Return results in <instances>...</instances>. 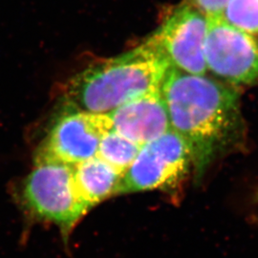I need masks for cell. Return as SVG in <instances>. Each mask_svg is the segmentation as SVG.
Instances as JSON below:
<instances>
[{
	"instance_id": "6da1fadb",
	"label": "cell",
	"mask_w": 258,
	"mask_h": 258,
	"mask_svg": "<svg viewBox=\"0 0 258 258\" xmlns=\"http://www.w3.org/2000/svg\"><path fill=\"white\" fill-rule=\"evenodd\" d=\"M171 129L189 149L196 173L226 148L239 125V97L226 84L170 67L162 83Z\"/></svg>"
},
{
	"instance_id": "7a4b0ae2",
	"label": "cell",
	"mask_w": 258,
	"mask_h": 258,
	"mask_svg": "<svg viewBox=\"0 0 258 258\" xmlns=\"http://www.w3.org/2000/svg\"><path fill=\"white\" fill-rule=\"evenodd\" d=\"M171 67L152 37L135 49L77 75L66 91V107L109 114L124 103L162 87Z\"/></svg>"
},
{
	"instance_id": "3957f363",
	"label": "cell",
	"mask_w": 258,
	"mask_h": 258,
	"mask_svg": "<svg viewBox=\"0 0 258 258\" xmlns=\"http://www.w3.org/2000/svg\"><path fill=\"white\" fill-rule=\"evenodd\" d=\"M20 206L32 220L52 224L66 238L90 211L78 191L74 166L36 162L21 184Z\"/></svg>"
},
{
	"instance_id": "277c9868",
	"label": "cell",
	"mask_w": 258,
	"mask_h": 258,
	"mask_svg": "<svg viewBox=\"0 0 258 258\" xmlns=\"http://www.w3.org/2000/svg\"><path fill=\"white\" fill-rule=\"evenodd\" d=\"M190 164L186 144L171 130L142 147L122 176L118 194L171 187L187 173Z\"/></svg>"
},
{
	"instance_id": "5b68a950",
	"label": "cell",
	"mask_w": 258,
	"mask_h": 258,
	"mask_svg": "<svg viewBox=\"0 0 258 258\" xmlns=\"http://www.w3.org/2000/svg\"><path fill=\"white\" fill-rule=\"evenodd\" d=\"M113 130L108 114L65 108L55 120L36 162L51 161L76 166L97 156L102 136Z\"/></svg>"
},
{
	"instance_id": "8992f818",
	"label": "cell",
	"mask_w": 258,
	"mask_h": 258,
	"mask_svg": "<svg viewBox=\"0 0 258 258\" xmlns=\"http://www.w3.org/2000/svg\"><path fill=\"white\" fill-rule=\"evenodd\" d=\"M205 61L212 74L233 84L258 80V45L250 35L221 17L208 18Z\"/></svg>"
},
{
	"instance_id": "52a82bcc",
	"label": "cell",
	"mask_w": 258,
	"mask_h": 258,
	"mask_svg": "<svg viewBox=\"0 0 258 258\" xmlns=\"http://www.w3.org/2000/svg\"><path fill=\"white\" fill-rule=\"evenodd\" d=\"M208 18L191 5H184L166 19L152 39L176 69L187 74L205 76V42Z\"/></svg>"
},
{
	"instance_id": "ba28073f",
	"label": "cell",
	"mask_w": 258,
	"mask_h": 258,
	"mask_svg": "<svg viewBox=\"0 0 258 258\" xmlns=\"http://www.w3.org/2000/svg\"><path fill=\"white\" fill-rule=\"evenodd\" d=\"M108 115L113 130L141 147L172 130L161 89L126 102Z\"/></svg>"
},
{
	"instance_id": "9c48e42d",
	"label": "cell",
	"mask_w": 258,
	"mask_h": 258,
	"mask_svg": "<svg viewBox=\"0 0 258 258\" xmlns=\"http://www.w3.org/2000/svg\"><path fill=\"white\" fill-rule=\"evenodd\" d=\"M122 176L97 156L74 166L78 191L90 210L108 197L118 194Z\"/></svg>"
},
{
	"instance_id": "30bf717a",
	"label": "cell",
	"mask_w": 258,
	"mask_h": 258,
	"mask_svg": "<svg viewBox=\"0 0 258 258\" xmlns=\"http://www.w3.org/2000/svg\"><path fill=\"white\" fill-rule=\"evenodd\" d=\"M142 147L115 130L102 136L97 157L124 174L138 155Z\"/></svg>"
},
{
	"instance_id": "8fae6325",
	"label": "cell",
	"mask_w": 258,
	"mask_h": 258,
	"mask_svg": "<svg viewBox=\"0 0 258 258\" xmlns=\"http://www.w3.org/2000/svg\"><path fill=\"white\" fill-rule=\"evenodd\" d=\"M221 18L244 33L258 34V0H230Z\"/></svg>"
},
{
	"instance_id": "7c38bea8",
	"label": "cell",
	"mask_w": 258,
	"mask_h": 258,
	"mask_svg": "<svg viewBox=\"0 0 258 258\" xmlns=\"http://www.w3.org/2000/svg\"><path fill=\"white\" fill-rule=\"evenodd\" d=\"M189 5L199 10L207 18L221 17L230 0H188Z\"/></svg>"
}]
</instances>
